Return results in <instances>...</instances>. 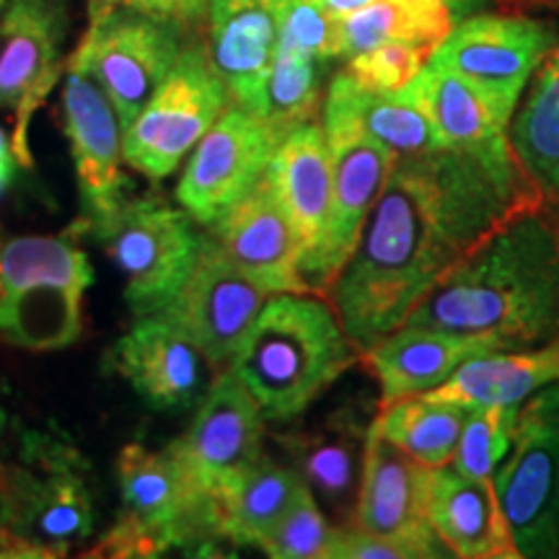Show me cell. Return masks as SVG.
<instances>
[{
  "label": "cell",
  "mask_w": 559,
  "mask_h": 559,
  "mask_svg": "<svg viewBox=\"0 0 559 559\" xmlns=\"http://www.w3.org/2000/svg\"><path fill=\"white\" fill-rule=\"evenodd\" d=\"M536 202L544 198L521 166H495L449 145L396 158L330 288L349 342L362 355L400 330L445 272Z\"/></svg>",
  "instance_id": "cell-1"
},
{
  "label": "cell",
  "mask_w": 559,
  "mask_h": 559,
  "mask_svg": "<svg viewBox=\"0 0 559 559\" xmlns=\"http://www.w3.org/2000/svg\"><path fill=\"white\" fill-rule=\"evenodd\" d=\"M404 324L498 349L559 342V221L549 202L510 215L432 285Z\"/></svg>",
  "instance_id": "cell-2"
},
{
  "label": "cell",
  "mask_w": 559,
  "mask_h": 559,
  "mask_svg": "<svg viewBox=\"0 0 559 559\" xmlns=\"http://www.w3.org/2000/svg\"><path fill=\"white\" fill-rule=\"evenodd\" d=\"M358 347L319 293H275L228 370L249 389L267 423L304 415L358 362Z\"/></svg>",
  "instance_id": "cell-3"
},
{
  "label": "cell",
  "mask_w": 559,
  "mask_h": 559,
  "mask_svg": "<svg viewBox=\"0 0 559 559\" xmlns=\"http://www.w3.org/2000/svg\"><path fill=\"white\" fill-rule=\"evenodd\" d=\"M94 531L88 464L52 432L24 430L0 461V559H52Z\"/></svg>",
  "instance_id": "cell-4"
},
{
  "label": "cell",
  "mask_w": 559,
  "mask_h": 559,
  "mask_svg": "<svg viewBox=\"0 0 559 559\" xmlns=\"http://www.w3.org/2000/svg\"><path fill=\"white\" fill-rule=\"evenodd\" d=\"M122 510L86 557L140 559L171 549L205 555L221 536V513L171 445L128 443L117 456Z\"/></svg>",
  "instance_id": "cell-5"
},
{
  "label": "cell",
  "mask_w": 559,
  "mask_h": 559,
  "mask_svg": "<svg viewBox=\"0 0 559 559\" xmlns=\"http://www.w3.org/2000/svg\"><path fill=\"white\" fill-rule=\"evenodd\" d=\"M79 230L21 236L0 254V337L26 349L73 345L83 330V296L94 270Z\"/></svg>",
  "instance_id": "cell-6"
},
{
  "label": "cell",
  "mask_w": 559,
  "mask_h": 559,
  "mask_svg": "<svg viewBox=\"0 0 559 559\" xmlns=\"http://www.w3.org/2000/svg\"><path fill=\"white\" fill-rule=\"evenodd\" d=\"M519 559L559 557V381L519 407L513 449L495 474Z\"/></svg>",
  "instance_id": "cell-7"
},
{
  "label": "cell",
  "mask_w": 559,
  "mask_h": 559,
  "mask_svg": "<svg viewBox=\"0 0 559 559\" xmlns=\"http://www.w3.org/2000/svg\"><path fill=\"white\" fill-rule=\"evenodd\" d=\"M94 239L124 275V300L135 317L164 311L200 260L202 241L192 215L158 198H135Z\"/></svg>",
  "instance_id": "cell-8"
},
{
  "label": "cell",
  "mask_w": 559,
  "mask_h": 559,
  "mask_svg": "<svg viewBox=\"0 0 559 559\" xmlns=\"http://www.w3.org/2000/svg\"><path fill=\"white\" fill-rule=\"evenodd\" d=\"M228 104L230 94L210 55L185 47L151 102L124 128V164L153 181L171 177Z\"/></svg>",
  "instance_id": "cell-9"
},
{
  "label": "cell",
  "mask_w": 559,
  "mask_h": 559,
  "mask_svg": "<svg viewBox=\"0 0 559 559\" xmlns=\"http://www.w3.org/2000/svg\"><path fill=\"white\" fill-rule=\"evenodd\" d=\"M181 50V26L169 19L122 5H91L88 32L73 58L107 91L124 132L171 73Z\"/></svg>",
  "instance_id": "cell-10"
},
{
  "label": "cell",
  "mask_w": 559,
  "mask_h": 559,
  "mask_svg": "<svg viewBox=\"0 0 559 559\" xmlns=\"http://www.w3.org/2000/svg\"><path fill=\"white\" fill-rule=\"evenodd\" d=\"M285 135L262 117L228 104L190 153L177 185L179 205L202 226L215 223L260 185Z\"/></svg>",
  "instance_id": "cell-11"
},
{
  "label": "cell",
  "mask_w": 559,
  "mask_h": 559,
  "mask_svg": "<svg viewBox=\"0 0 559 559\" xmlns=\"http://www.w3.org/2000/svg\"><path fill=\"white\" fill-rule=\"evenodd\" d=\"M555 45L551 29L534 19L474 13L451 26L430 62L479 86L500 115L513 122L523 91Z\"/></svg>",
  "instance_id": "cell-12"
},
{
  "label": "cell",
  "mask_w": 559,
  "mask_h": 559,
  "mask_svg": "<svg viewBox=\"0 0 559 559\" xmlns=\"http://www.w3.org/2000/svg\"><path fill=\"white\" fill-rule=\"evenodd\" d=\"M62 104L83 205V218L73 228L99 236L130 200L128 179L122 177V124L107 91L79 58L68 66Z\"/></svg>",
  "instance_id": "cell-13"
},
{
  "label": "cell",
  "mask_w": 559,
  "mask_h": 559,
  "mask_svg": "<svg viewBox=\"0 0 559 559\" xmlns=\"http://www.w3.org/2000/svg\"><path fill=\"white\" fill-rule=\"evenodd\" d=\"M270 296V290L236 267L207 236L185 288L158 313L171 319L200 347L210 368L223 373Z\"/></svg>",
  "instance_id": "cell-14"
},
{
  "label": "cell",
  "mask_w": 559,
  "mask_h": 559,
  "mask_svg": "<svg viewBox=\"0 0 559 559\" xmlns=\"http://www.w3.org/2000/svg\"><path fill=\"white\" fill-rule=\"evenodd\" d=\"M264 425L267 419L249 389L234 370H223L200 400L190 430L169 443L218 506V513L236 479L264 456Z\"/></svg>",
  "instance_id": "cell-15"
},
{
  "label": "cell",
  "mask_w": 559,
  "mask_h": 559,
  "mask_svg": "<svg viewBox=\"0 0 559 559\" xmlns=\"http://www.w3.org/2000/svg\"><path fill=\"white\" fill-rule=\"evenodd\" d=\"M66 0H9L0 16V107L16 111L13 153L32 164L29 120L60 79Z\"/></svg>",
  "instance_id": "cell-16"
},
{
  "label": "cell",
  "mask_w": 559,
  "mask_h": 559,
  "mask_svg": "<svg viewBox=\"0 0 559 559\" xmlns=\"http://www.w3.org/2000/svg\"><path fill=\"white\" fill-rule=\"evenodd\" d=\"M207 358L164 313L138 317L135 326L109 349L107 368L122 376L148 407L181 412L210 386Z\"/></svg>",
  "instance_id": "cell-17"
},
{
  "label": "cell",
  "mask_w": 559,
  "mask_h": 559,
  "mask_svg": "<svg viewBox=\"0 0 559 559\" xmlns=\"http://www.w3.org/2000/svg\"><path fill=\"white\" fill-rule=\"evenodd\" d=\"M432 472L436 469L412 459L370 423L355 502V526L370 534L428 544L443 557H453L428 521Z\"/></svg>",
  "instance_id": "cell-18"
},
{
  "label": "cell",
  "mask_w": 559,
  "mask_h": 559,
  "mask_svg": "<svg viewBox=\"0 0 559 559\" xmlns=\"http://www.w3.org/2000/svg\"><path fill=\"white\" fill-rule=\"evenodd\" d=\"M326 143L332 151L330 223L317 262L306 277L319 296L330 293L332 283L353 257L370 210L396 160L389 148L362 135H334L326 138Z\"/></svg>",
  "instance_id": "cell-19"
},
{
  "label": "cell",
  "mask_w": 559,
  "mask_h": 559,
  "mask_svg": "<svg viewBox=\"0 0 559 559\" xmlns=\"http://www.w3.org/2000/svg\"><path fill=\"white\" fill-rule=\"evenodd\" d=\"M210 239L236 267L264 290L313 293L300 272V243L293 223L275 198L267 174L247 198L210 223Z\"/></svg>",
  "instance_id": "cell-20"
},
{
  "label": "cell",
  "mask_w": 559,
  "mask_h": 559,
  "mask_svg": "<svg viewBox=\"0 0 559 559\" xmlns=\"http://www.w3.org/2000/svg\"><path fill=\"white\" fill-rule=\"evenodd\" d=\"M373 417H366L362 404L347 402L319 419L313 428L277 438L290 453L293 469L300 474L319 506L342 521H355L366 440Z\"/></svg>",
  "instance_id": "cell-21"
},
{
  "label": "cell",
  "mask_w": 559,
  "mask_h": 559,
  "mask_svg": "<svg viewBox=\"0 0 559 559\" xmlns=\"http://www.w3.org/2000/svg\"><path fill=\"white\" fill-rule=\"evenodd\" d=\"M283 0H210V62L236 107L264 115V83L277 50Z\"/></svg>",
  "instance_id": "cell-22"
},
{
  "label": "cell",
  "mask_w": 559,
  "mask_h": 559,
  "mask_svg": "<svg viewBox=\"0 0 559 559\" xmlns=\"http://www.w3.org/2000/svg\"><path fill=\"white\" fill-rule=\"evenodd\" d=\"M400 94L425 111L443 145L477 153L495 166H519L510 145V120L464 75L428 60Z\"/></svg>",
  "instance_id": "cell-23"
},
{
  "label": "cell",
  "mask_w": 559,
  "mask_h": 559,
  "mask_svg": "<svg viewBox=\"0 0 559 559\" xmlns=\"http://www.w3.org/2000/svg\"><path fill=\"white\" fill-rule=\"evenodd\" d=\"M267 179L296 230L300 272L309 277L324 243L332 207V151L324 128L311 120L290 128L272 156Z\"/></svg>",
  "instance_id": "cell-24"
},
{
  "label": "cell",
  "mask_w": 559,
  "mask_h": 559,
  "mask_svg": "<svg viewBox=\"0 0 559 559\" xmlns=\"http://www.w3.org/2000/svg\"><path fill=\"white\" fill-rule=\"evenodd\" d=\"M428 521L459 559H519L492 479H472L453 466L432 472Z\"/></svg>",
  "instance_id": "cell-25"
},
{
  "label": "cell",
  "mask_w": 559,
  "mask_h": 559,
  "mask_svg": "<svg viewBox=\"0 0 559 559\" xmlns=\"http://www.w3.org/2000/svg\"><path fill=\"white\" fill-rule=\"evenodd\" d=\"M326 138L362 135L389 148L396 158L445 148L438 130L415 102L400 91H376L362 86L353 75L340 73L326 91L324 102Z\"/></svg>",
  "instance_id": "cell-26"
},
{
  "label": "cell",
  "mask_w": 559,
  "mask_h": 559,
  "mask_svg": "<svg viewBox=\"0 0 559 559\" xmlns=\"http://www.w3.org/2000/svg\"><path fill=\"white\" fill-rule=\"evenodd\" d=\"M498 353L485 340L404 324L360 355L379 381V407L425 394L449 381L474 355Z\"/></svg>",
  "instance_id": "cell-27"
},
{
  "label": "cell",
  "mask_w": 559,
  "mask_h": 559,
  "mask_svg": "<svg viewBox=\"0 0 559 559\" xmlns=\"http://www.w3.org/2000/svg\"><path fill=\"white\" fill-rule=\"evenodd\" d=\"M559 381V342L528 349H498L474 355L449 381L425 396L466 409L521 407L528 396Z\"/></svg>",
  "instance_id": "cell-28"
},
{
  "label": "cell",
  "mask_w": 559,
  "mask_h": 559,
  "mask_svg": "<svg viewBox=\"0 0 559 559\" xmlns=\"http://www.w3.org/2000/svg\"><path fill=\"white\" fill-rule=\"evenodd\" d=\"M510 122V145L526 179L547 202H559V47L523 91Z\"/></svg>",
  "instance_id": "cell-29"
},
{
  "label": "cell",
  "mask_w": 559,
  "mask_h": 559,
  "mask_svg": "<svg viewBox=\"0 0 559 559\" xmlns=\"http://www.w3.org/2000/svg\"><path fill=\"white\" fill-rule=\"evenodd\" d=\"M456 24L443 0H373L366 9L337 19V58L373 50L383 41L436 50Z\"/></svg>",
  "instance_id": "cell-30"
},
{
  "label": "cell",
  "mask_w": 559,
  "mask_h": 559,
  "mask_svg": "<svg viewBox=\"0 0 559 559\" xmlns=\"http://www.w3.org/2000/svg\"><path fill=\"white\" fill-rule=\"evenodd\" d=\"M306 481L293 466L260 459L236 479L221 502V536L234 547H260L270 528L283 519Z\"/></svg>",
  "instance_id": "cell-31"
},
{
  "label": "cell",
  "mask_w": 559,
  "mask_h": 559,
  "mask_svg": "<svg viewBox=\"0 0 559 559\" xmlns=\"http://www.w3.org/2000/svg\"><path fill=\"white\" fill-rule=\"evenodd\" d=\"M466 412L469 409L459 404L417 394L379 407L373 428L428 469H443L451 466L456 453Z\"/></svg>",
  "instance_id": "cell-32"
},
{
  "label": "cell",
  "mask_w": 559,
  "mask_h": 559,
  "mask_svg": "<svg viewBox=\"0 0 559 559\" xmlns=\"http://www.w3.org/2000/svg\"><path fill=\"white\" fill-rule=\"evenodd\" d=\"M319 104V60L277 41L267 83H264L262 120L288 132L300 122H309Z\"/></svg>",
  "instance_id": "cell-33"
},
{
  "label": "cell",
  "mask_w": 559,
  "mask_h": 559,
  "mask_svg": "<svg viewBox=\"0 0 559 559\" xmlns=\"http://www.w3.org/2000/svg\"><path fill=\"white\" fill-rule=\"evenodd\" d=\"M519 407H479L466 412L451 466L472 479H495L500 464L513 449Z\"/></svg>",
  "instance_id": "cell-34"
},
{
  "label": "cell",
  "mask_w": 559,
  "mask_h": 559,
  "mask_svg": "<svg viewBox=\"0 0 559 559\" xmlns=\"http://www.w3.org/2000/svg\"><path fill=\"white\" fill-rule=\"evenodd\" d=\"M337 528L326 519L311 489L304 487L283 519L260 542V549L275 559H330Z\"/></svg>",
  "instance_id": "cell-35"
},
{
  "label": "cell",
  "mask_w": 559,
  "mask_h": 559,
  "mask_svg": "<svg viewBox=\"0 0 559 559\" xmlns=\"http://www.w3.org/2000/svg\"><path fill=\"white\" fill-rule=\"evenodd\" d=\"M432 50L409 41H383L373 50L349 58L347 73L376 91H402L425 68Z\"/></svg>",
  "instance_id": "cell-36"
},
{
  "label": "cell",
  "mask_w": 559,
  "mask_h": 559,
  "mask_svg": "<svg viewBox=\"0 0 559 559\" xmlns=\"http://www.w3.org/2000/svg\"><path fill=\"white\" fill-rule=\"evenodd\" d=\"M277 41L326 62L337 58V19L319 0H283Z\"/></svg>",
  "instance_id": "cell-37"
},
{
  "label": "cell",
  "mask_w": 559,
  "mask_h": 559,
  "mask_svg": "<svg viewBox=\"0 0 559 559\" xmlns=\"http://www.w3.org/2000/svg\"><path fill=\"white\" fill-rule=\"evenodd\" d=\"M330 559H445L428 544L396 539L362 531L358 526H340L334 534Z\"/></svg>",
  "instance_id": "cell-38"
},
{
  "label": "cell",
  "mask_w": 559,
  "mask_h": 559,
  "mask_svg": "<svg viewBox=\"0 0 559 559\" xmlns=\"http://www.w3.org/2000/svg\"><path fill=\"white\" fill-rule=\"evenodd\" d=\"M207 3L210 0H91V5H122V9L169 19L179 26L198 24V21L205 19Z\"/></svg>",
  "instance_id": "cell-39"
},
{
  "label": "cell",
  "mask_w": 559,
  "mask_h": 559,
  "mask_svg": "<svg viewBox=\"0 0 559 559\" xmlns=\"http://www.w3.org/2000/svg\"><path fill=\"white\" fill-rule=\"evenodd\" d=\"M19 166L21 164H19L16 153H13V143L9 140V135L0 130V194H3L13 185Z\"/></svg>",
  "instance_id": "cell-40"
},
{
  "label": "cell",
  "mask_w": 559,
  "mask_h": 559,
  "mask_svg": "<svg viewBox=\"0 0 559 559\" xmlns=\"http://www.w3.org/2000/svg\"><path fill=\"white\" fill-rule=\"evenodd\" d=\"M321 5H324V11L330 13L332 19H342V16H349V13L366 9V5L373 3V0H319Z\"/></svg>",
  "instance_id": "cell-41"
},
{
  "label": "cell",
  "mask_w": 559,
  "mask_h": 559,
  "mask_svg": "<svg viewBox=\"0 0 559 559\" xmlns=\"http://www.w3.org/2000/svg\"><path fill=\"white\" fill-rule=\"evenodd\" d=\"M443 3L449 5L453 21H461L474 16V13H479L481 9H487L492 0H443Z\"/></svg>",
  "instance_id": "cell-42"
},
{
  "label": "cell",
  "mask_w": 559,
  "mask_h": 559,
  "mask_svg": "<svg viewBox=\"0 0 559 559\" xmlns=\"http://www.w3.org/2000/svg\"><path fill=\"white\" fill-rule=\"evenodd\" d=\"M523 3H539V5H549V9H559V0H523Z\"/></svg>",
  "instance_id": "cell-43"
},
{
  "label": "cell",
  "mask_w": 559,
  "mask_h": 559,
  "mask_svg": "<svg viewBox=\"0 0 559 559\" xmlns=\"http://www.w3.org/2000/svg\"><path fill=\"white\" fill-rule=\"evenodd\" d=\"M3 428H5V412L0 409V432H3Z\"/></svg>",
  "instance_id": "cell-44"
},
{
  "label": "cell",
  "mask_w": 559,
  "mask_h": 559,
  "mask_svg": "<svg viewBox=\"0 0 559 559\" xmlns=\"http://www.w3.org/2000/svg\"><path fill=\"white\" fill-rule=\"evenodd\" d=\"M551 205V210H555V215H557V221H559V202H549Z\"/></svg>",
  "instance_id": "cell-45"
},
{
  "label": "cell",
  "mask_w": 559,
  "mask_h": 559,
  "mask_svg": "<svg viewBox=\"0 0 559 559\" xmlns=\"http://www.w3.org/2000/svg\"><path fill=\"white\" fill-rule=\"evenodd\" d=\"M3 5H5V0H0V9H3Z\"/></svg>",
  "instance_id": "cell-46"
},
{
  "label": "cell",
  "mask_w": 559,
  "mask_h": 559,
  "mask_svg": "<svg viewBox=\"0 0 559 559\" xmlns=\"http://www.w3.org/2000/svg\"><path fill=\"white\" fill-rule=\"evenodd\" d=\"M0 254H3V243H0Z\"/></svg>",
  "instance_id": "cell-47"
}]
</instances>
